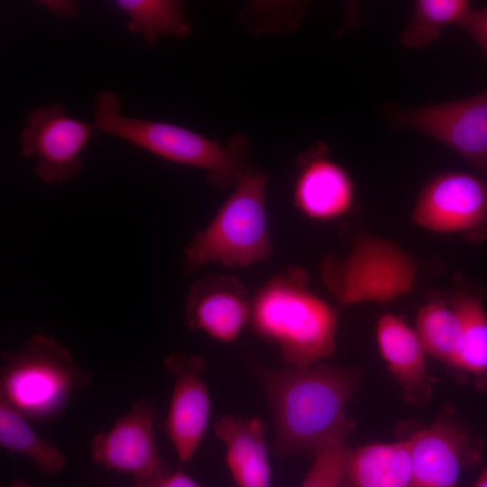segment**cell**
Masks as SVG:
<instances>
[{
	"label": "cell",
	"instance_id": "3957f363",
	"mask_svg": "<svg viewBox=\"0 0 487 487\" xmlns=\"http://www.w3.org/2000/svg\"><path fill=\"white\" fill-rule=\"evenodd\" d=\"M121 108L115 92H98L94 99L96 128L164 160L201 169L215 187L234 185L250 167L248 141L242 133L222 144L178 124L124 115Z\"/></svg>",
	"mask_w": 487,
	"mask_h": 487
},
{
	"label": "cell",
	"instance_id": "7a4b0ae2",
	"mask_svg": "<svg viewBox=\"0 0 487 487\" xmlns=\"http://www.w3.org/2000/svg\"><path fill=\"white\" fill-rule=\"evenodd\" d=\"M250 320L260 335L278 345L289 365L311 366L335 351L336 312L309 289L308 273L298 267L260 289L251 304Z\"/></svg>",
	"mask_w": 487,
	"mask_h": 487
},
{
	"label": "cell",
	"instance_id": "277c9868",
	"mask_svg": "<svg viewBox=\"0 0 487 487\" xmlns=\"http://www.w3.org/2000/svg\"><path fill=\"white\" fill-rule=\"evenodd\" d=\"M267 183V175L252 167L240 176L213 220L186 245L182 262L185 273H193L212 262L234 268L270 257L272 247L265 207Z\"/></svg>",
	"mask_w": 487,
	"mask_h": 487
},
{
	"label": "cell",
	"instance_id": "9c48e42d",
	"mask_svg": "<svg viewBox=\"0 0 487 487\" xmlns=\"http://www.w3.org/2000/svg\"><path fill=\"white\" fill-rule=\"evenodd\" d=\"M411 220L432 232L482 242L487 236V183L467 172L437 175L421 188Z\"/></svg>",
	"mask_w": 487,
	"mask_h": 487
},
{
	"label": "cell",
	"instance_id": "52a82bcc",
	"mask_svg": "<svg viewBox=\"0 0 487 487\" xmlns=\"http://www.w3.org/2000/svg\"><path fill=\"white\" fill-rule=\"evenodd\" d=\"M393 124L421 133L462 156L487 183V90L415 108L391 106Z\"/></svg>",
	"mask_w": 487,
	"mask_h": 487
},
{
	"label": "cell",
	"instance_id": "7c38bea8",
	"mask_svg": "<svg viewBox=\"0 0 487 487\" xmlns=\"http://www.w3.org/2000/svg\"><path fill=\"white\" fill-rule=\"evenodd\" d=\"M409 441L414 487H456L461 470L480 457L476 441L451 419H437Z\"/></svg>",
	"mask_w": 487,
	"mask_h": 487
},
{
	"label": "cell",
	"instance_id": "8fae6325",
	"mask_svg": "<svg viewBox=\"0 0 487 487\" xmlns=\"http://www.w3.org/2000/svg\"><path fill=\"white\" fill-rule=\"evenodd\" d=\"M164 363L174 379L165 431L180 463L187 464L204 437L210 416L209 393L202 378L206 362L198 355L171 354Z\"/></svg>",
	"mask_w": 487,
	"mask_h": 487
},
{
	"label": "cell",
	"instance_id": "7402d4cb",
	"mask_svg": "<svg viewBox=\"0 0 487 487\" xmlns=\"http://www.w3.org/2000/svg\"><path fill=\"white\" fill-rule=\"evenodd\" d=\"M470 12L471 4L466 0L416 1L400 41L409 49L426 48L440 37L445 27L460 25Z\"/></svg>",
	"mask_w": 487,
	"mask_h": 487
},
{
	"label": "cell",
	"instance_id": "484cf974",
	"mask_svg": "<svg viewBox=\"0 0 487 487\" xmlns=\"http://www.w3.org/2000/svg\"><path fill=\"white\" fill-rule=\"evenodd\" d=\"M41 5L61 17H74L78 11V4L72 1H45Z\"/></svg>",
	"mask_w": 487,
	"mask_h": 487
},
{
	"label": "cell",
	"instance_id": "5bb4252c",
	"mask_svg": "<svg viewBox=\"0 0 487 487\" xmlns=\"http://www.w3.org/2000/svg\"><path fill=\"white\" fill-rule=\"evenodd\" d=\"M247 290L234 276L211 274L195 281L185 304V323L212 338L234 340L250 318Z\"/></svg>",
	"mask_w": 487,
	"mask_h": 487
},
{
	"label": "cell",
	"instance_id": "9a60e30c",
	"mask_svg": "<svg viewBox=\"0 0 487 487\" xmlns=\"http://www.w3.org/2000/svg\"><path fill=\"white\" fill-rule=\"evenodd\" d=\"M214 431L225 445V463L236 487H271L266 425L260 418L223 416Z\"/></svg>",
	"mask_w": 487,
	"mask_h": 487
},
{
	"label": "cell",
	"instance_id": "d6986e66",
	"mask_svg": "<svg viewBox=\"0 0 487 487\" xmlns=\"http://www.w3.org/2000/svg\"><path fill=\"white\" fill-rule=\"evenodd\" d=\"M26 420L9 400L0 396V446L28 457L43 473L55 475L66 465V456L38 436Z\"/></svg>",
	"mask_w": 487,
	"mask_h": 487
},
{
	"label": "cell",
	"instance_id": "d4e9b609",
	"mask_svg": "<svg viewBox=\"0 0 487 487\" xmlns=\"http://www.w3.org/2000/svg\"><path fill=\"white\" fill-rule=\"evenodd\" d=\"M145 487H199L198 483L181 471L171 472L157 482Z\"/></svg>",
	"mask_w": 487,
	"mask_h": 487
},
{
	"label": "cell",
	"instance_id": "cb8c5ba5",
	"mask_svg": "<svg viewBox=\"0 0 487 487\" xmlns=\"http://www.w3.org/2000/svg\"><path fill=\"white\" fill-rule=\"evenodd\" d=\"M460 26L476 41L487 58V7L471 10Z\"/></svg>",
	"mask_w": 487,
	"mask_h": 487
},
{
	"label": "cell",
	"instance_id": "2e32d148",
	"mask_svg": "<svg viewBox=\"0 0 487 487\" xmlns=\"http://www.w3.org/2000/svg\"><path fill=\"white\" fill-rule=\"evenodd\" d=\"M376 339L381 357L409 399L428 396L425 349L415 331L393 314H384L377 321Z\"/></svg>",
	"mask_w": 487,
	"mask_h": 487
},
{
	"label": "cell",
	"instance_id": "44dd1931",
	"mask_svg": "<svg viewBox=\"0 0 487 487\" xmlns=\"http://www.w3.org/2000/svg\"><path fill=\"white\" fill-rule=\"evenodd\" d=\"M415 331L426 354L456 368L463 328L456 311L443 301H430L417 314Z\"/></svg>",
	"mask_w": 487,
	"mask_h": 487
},
{
	"label": "cell",
	"instance_id": "30bf717a",
	"mask_svg": "<svg viewBox=\"0 0 487 487\" xmlns=\"http://www.w3.org/2000/svg\"><path fill=\"white\" fill-rule=\"evenodd\" d=\"M154 416L152 401L141 399L134 402L111 429L93 436L92 461L106 470L133 476V487L148 486L171 473L155 444Z\"/></svg>",
	"mask_w": 487,
	"mask_h": 487
},
{
	"label": "cell",
	"instance_id": "4fadbf2b",
	"mask_svg": "<svg viewBox=\"0 0 487 487\" xmlns=\"http://www.w3.org/2000/svg\"><path fill=\"white\" fill-rule=\"evenodd\" d=\"M293 197L307 216L334 220L351 210L354 186L347 171L331 159L328 147L318 142L299 158Z\"/></svg>",
	"mask_w": 487,
	"mask_h": 487
},
{
	"label": "cell",
	"instance_id": "ba28073f",
	"mask_svg": "<svg viewBox=\"0 0 487 487\" xmlns=\"http://www.w3.org/2000/svg\"><path fill=\"white\" fill-rule=\"evenodd\" d=\"M96 126L67 115L63 104L36 108L26 117L20 136L21 155L34 161V172L45 183H65L82 170L81 153Z\"/></svg>",
	"mask_w": 487,
	"mask_h": 487
},
{
	"label": "cell",
	"instance_id": "4316f807",
	"mask_svg": "<svg viewBox=\"0 0 487 487\" xmlns=\"http://www.w3.org/2000/svg\"><path fill=\"white\" fill-rule=\"evenodd\" d=\"M473 487H487V464L475 481Z\"/></svg>",
	"mask_w": 487,
	"mask_h": 487
},
{
	"label": "cell",
	"instance_id": "e0dca14e",
	"mask_svg": "<svg viewBox=\"0 0 487 487\" xmlns=\"http://www.w3.org/2000/svg\"><path fill=\"white\" fill-rule=\"evenodd\" d=\"M343 487H414L409 441L351 448Z\"/></svg>",
	"mask_w": 487,
	"mask_h": 487
},
{
	"label": "cell",
	"instance_id": "ffe728a7",
	"mask_svg": "<svg viewBox=\"0 0 487 487\" xmlns=\"http://www.w3.org/2000/svg\"><path fill=\"white\" fill-rule=\"evenodd\" d=\"M115 6L127 17L128 30L152 45L161 36L186 38L190 32L177 0H116Z\"/></svg>",
	"mask_w": 487,
	"mask_h": 487
},
{
	"label": "cell",
	"instance_id": "83f0119b",
	"mask_svg": "<svg viewBox=\"0 0 487 487\" xmlns=\"http://www.w3.org/2000/svg\"><path fill=\"white\" fill-rule=\"evenodd\" d=\"M2 487H33V486L30 485L29 483L20 479H16L13 481L11 483L3 485Z\"/></svg>",
	"mask_w": 487,
	"mask_h": 487
},
{
	"label": "cell",
	"instance_id": "8992f818",
	"mask_svg": "<svg viewBox=\"0 0 487 487\" xmlns=\"http://www.w3.org/2000/svg\"><path fill=\"white\" fill-rule=\"evenodd\" d=\"M322 279L340 304L390 303L410 292L417 268L394 243L371 234L357 238L343 259L327 257Z\"/></svg>",
	"mask_w": 487,
	"mask_h": 487
},
{
	"label": "cell",
	"instance_id": "603a6c76",
	"mask_svg": "<svg viewBox=\"0 0 487 487\" xmlns=\"http://www.w3.org/2000/svg\"><path fill=\"white\" fill-rule=\"evenodd\" d=\"M348 431H343L324 444L300 487H343L351 448L345 443Z\"/></svg>",
	"mask_w": 487,
	"mask_h": 487
},
{
	"label": "cell",
	"instance_id": "ac0fdd59",
	"mask_svg": "<svg viewBox=\"0 0 487 487\" xmlns=\"http://www.w3.org/2000/svg\"><path fill=\"white\" fill-rule=\"evenodd\" d=\"M448 304L458 314L463 328L462 348L456 368L473 375L487 389V312L481 298L468 290L452 294Z\"/></svg>",
	"mask_w": 487,
	"mask_h": 487
},
{
	"label": "cell",
	"instance_id": "6da1fadb",
	"mask_svg": "<svg viewBox=\"0 0 487 487\" xmlns=\"http://www.w3.org/2000/svg\"><path fill=\"white\" fill-rule=\"evenodd\" d=\"M253 372L272 415L278 455H315L333 436L349 431L345 409L357 389V372L320 363L279 370L255 365Z\"/></svg>",
	"mask_w": 487,
	"mask_h": 487
},
{
	"label": "cell",
	"instance_id": "5b68a950",
	"mask_svg": "<svg viewBox=\"0 0 487 487\" xmlns=\"http://www.w3.org/2000/svg\"><path fill=\"white\" fill-rule=\"evenodd\" d=\"M0 396L29 420L58 415L70 397L90 381L58 340L38 331L18 350L1 353Z\"/></svg>",
	"mask_w": 487,
	"mask_h": 487
}]
</instances>
